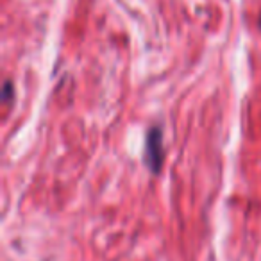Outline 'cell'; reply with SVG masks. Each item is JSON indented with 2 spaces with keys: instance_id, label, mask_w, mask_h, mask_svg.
Listing matches in <instances>:
<instances>
[{
  "instance_id": "cell-2",
  "label": "cell",
  "mask_w": 261,
  "mask_h": 261,
  "mask_svg": "<svg viewBox=\"0 0 261 261\" xmlns=\"http://www.w3.org/2000/svg\"><path fill=\"white\" fill-rule=\"evenodd\" d=\"M15 95V90H13V83L11 81H6L4 83V90H2V100L4 102H9Z\"/></svg>"
},
{
  "instance_id": "cell-1",
  "label": "cell",
  "mask_w": 261,
  "mask_h": 261,
  "mask_svg": "<svg viewBox=\"0 0 261 261\" xmlns=\"http://www.w3.org/2000/svg\"><path fill=\"white\" fill-rule=\"evenodd\" d=\"M163 130L161 127H152L145 136V152H143V161L149 167L152 174H160L163 167Z\"/></svg>"
}]
</instances>
